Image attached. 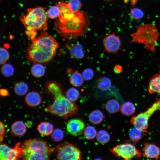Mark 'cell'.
Here are the masks:
<instances>
[{"instance_id": "obj_40", "label": "cell", "mask_w": 160, "mask_h": 160, "mask_svg": "<svg viewBox=\"0 0 160 160\" xmlns=\"http://www.w3.org/2000/svg\"></svg>"}, {"instance_id": "obj_11", "label": "cell", "mask_w": 160, "mask_h": 160, "mask_svg": "<svg viewBox=\"0 0 160 160\" xmlns=\"http://www.w3.org/2000/svg\"><path fill=\"white\" fill-rule=\"evenodd\" d=\"M103 43L105 50L108 53H116L121 48L119 38L114 33H110L103 39Z\"/></svg>"}, {"instance_id": "obj_19", "label": "cell", "mask_w": 160, "mask_h": 160, "mask_svg": "<svg viewBox=\"0 0 160 160\" xmlns=\"http://www.w3.org/2000/svg\"><path fill=\"white\" fill-rule=\"evenodd\" d=\"M37 130L39 133L43 136H48L52 133L53 131V127L51 123L43 122L39 124L37 127Z\"/></svg>"}, {"instance_id": "obj_27", "label": "cell", "mask_w": 160, "mask_h": 160, "mask_svg": "<svg viewBox=\"0 0 160 160\" xmlns=\"http://www.w3.org/2000/svg\"><path fill=\"white\" fill-rule=\"evenodd\" d=\"M110 139V134L105 130H100L97 134L96 140L100 143L102 144H106L109 141Z\"/></svg>"}, {"instance_id": "obj_21", "label": "cell", "mask_w": 160, "mask_h": 160, "mask_svg": "<svg viewBox=\"0 0 160 160\" xmlns=\"http://www.w3.org/2000/svg\"><path fill=\"white\" fill-rule=\"evenodd\" d=\"M31 74L36 78H40L43 76L45 72L44 67L42 64L36 63L31 66Z\"/></svg>"}, {"instance_id": "obj_7", "label": "cell", "mask_w": 160, "mask_h": 160, "mask_svg": "<svg viewBox=\"0 0 160 160\" xmlns=\"http://www.w3.org/2000/svg\"><path fill=\"white\" fill-rule=\"evenodd\" d=\"M160 108V98H157L155 101L147 110L132 117L130 121L131 123L134 127L143 132H146L150 118Z\"/></svg>"}, {"instance_id": "obj_8", "label": "cell", "mask_w": 160, "mask_h": 160, "mask_svg": "<svg viewBox=\"0 0 160 160\" xmlns=\"http://www.w3.org/2000/svg\"><path fill=\"white\" fill-rule=\"evenodd\" d=\"M82 153L74 144L66 142L57 147V158L60 160H79Z\"/></svg>"}, {"instance_id": "obj_15", "label": "cell", "mask_w": 160, "mask_h": 160, "mask_svg": "<svg viewBox=\"0 0 160 160\" xmlns=\"http://www.w3.org/2000/svg\"><path fill=\"white\" fill-rule=\"evenodd\" d=\"M26 103L28 106L34 107L39 105L41 102V97L40 94L36 92H29L25 97Z\"/></svg>"}, {"instance_id": "obj_33", "label": "cell", "mask_w": 160, "mask_h": 160, "mask_svg": "<svg viewBox=\"0 0 160 160\" xmlns=\"http://www.w3.org/2000/svg\"><path fill=\"white\" fill-rule=\"evenodd\" d=\"M51 134L52 139L56 142L61 141L64 137V133L63 131L60 129H55Z\"/></svg>"}, {"instance_id": "obj_30", "label": "cell", "mask_w": 160, "mask_h": 160, "mask_svg": "<svg viewBox=\"0 0 160 160\" xmlns=\"http://www.w3.org/2000/svg\"><path fill=\"white\" fill-rule=\"evenodd\" d=\"M1 72L5 77H8L12 76L14 73V68L11 64L5 63L3 65L1 68Z\"/></svg>"}, {"instance_id": "obj_2", "label": "cell", "mask_w": 160, "mask_h": 160, "mask_svg": "<svg viewBox=\"0 0 160 160\" xmlns=\"http://www.w3.org/2000/svg\"><path fill=\"white\" fill-rule=\"evenodd\" d=\"M46 87L48 92L54 97L53 103L45 108V111L64 119L76 114L78 111L77 105L69 100L62 93V89L57 82H48Z\"/></svg>"}, {"instance_id": "obj_29", "label": "cell", "mask_w": 160, "mask_h": 160, "mask_svg": "<svg viewBox=\"0 0 160 160\" xmlns=\"http://www.w3.org/2000/svg\"><path fill=\"white\" fill-rule=\"evenodd\" d=\"M84 137L88 140L94 139L97 135V131L95 128L91 125L86 127L83 131Z\"/></svg>"}, {"instance_id": "obj_9", "label": "cell", "mask_w": 160, "mask_h": 160, "mask_svg": "<svg viewBox=\"0 0 160 160\" xmlns=\"http://www.w3.org/2000/svg\"><path fill=\"white\" fill-rule=\"evenodd\" d=\"M110 151L115 156L126 160L140 157L142 155L133 144L128 143L118 145Z\"/></svg>"}, {"instance_id": "obj_28", "label": "cell", "mask_w": 160, "mask_h": 160, "mask_svg": "<svg viewBox=\"0 0 160 160\" xmlns=\"http://www.w3.org/2000/svg\"><path fill=\"white\" fill-rule=\"evenodd\" d=\"M80 96V93L78 89L74 87L69 89L66 93V97L70 101L74 102Z\"/></svg>"}, {"instance_id": "obj_31", "label": "cell", "mask_w": 160, "mask_h": 160, "mask_svg": "<svg viewBox=\"0 0 160 160\" xmlns=\"http://www.w3.org/2000/svg\"><path fill=\"white\" fill-rule=\"evenodd\" d=\"M67 4L70 9L74 12L80 11L82 6L80 0H68Z\"/></svg>"}, {"instance_id": "obj_12", "label": "cell", "mask_w": 160, "mask_h": 160, "mask_svg": "<svg viewBox=\"0 0 160 160\" xmlns=\"http://www.w3.org/2000/svg\"><path fill=\"white\" fill-rule=\"evenodd\" d=\"M85 124L83 121L78 118L72 119L69 120L67 125L68 132L74 136L81 135L84 129Z\"/></svg>"}, {"instance_id": "obj_32", "label": "cell", "mask_w": 160, "mask_h": 160, "mask_svg": "<svg viewBox=\"0 0 160 160\" xmlns=\"http://www.w3.org/2000/svg\"><path fill=\"white\" fill-rule=\"evenodd\" d=\"M48 18L52 19L58 18L60 15V9L56 5L51 7L46 12Z\"/></svg>"}, {"instance_id": "obj_17", "label": "cell", "mask_w": 160, "mask_h": 160, "mask_svg": "<svg viewBox=\"0 0 160 160\" xmlns=\"http://www.w3.org/2000/svg\"><path fill=\"white\" fill-rule=\"evenodd\" d=\"M26 127L25 124L22 121H17L14 122L11 127L12 134L15 136H20L26 132Z\"/></svg>"}, {"instance_id": "obj_14", "label": "cell", "mask_w": 160, "mask_h": 160, "mask_svg": "<svg viewBox=\"0 0 160 160\" xmlns=\"http://www.w3.org/2000/svg\"><path fill=\"white\" fill-rule=\"evenodd\" d=\"M148 90L151 94L155 93L160 94V73H156L150 78Z\"/></svg>"}, {"instance_id": "obj_18", "label": "cell", "mask_w": 160, "mask_h": 160, "mask_svg": "<svg viewBox=\"0 0 160 160\" xmlns=\"http://www.w3.org/2000/svg\"><path fill=\"white\" fill-rule=\"evenodd\" d=\"M84 80L82 74L77 71L72 73L69 78V81L71 84L77 87H81L83 85Z\"/></svg>"}, {"instance_id": "obj_22", "label": "cell", "mask_w": 160, "mask_h": 160, "mask_svg": "<svg viewBox=\"0 0 160 160\" xmlns=\"http://www.w3.org/2000/svg\"><path fill=\"white\" fill-rule=\"evenodd\" d=\"M105 108L108 112L112 114L117 112L120 109V107L119 102L117 100L111 99L106 102Z\"/></svg>"}, {"instance_id": "obj_36", "label": "cell", "mask_w": 160, "mask_h": 160, "mask_svg": "<svg viewBox=\"0 0 160 160\" xmlns=\"http://www.w3.org/2000/svg\"><path fill=\"white\" fill-rule=\"evenodd\" d=\"M95 73L93 70L91 68H87L83 70L82 75L84 79L87 81L91 80L93 77Z\"/></svg>"}, {"instance_id": "obj_26", "label": "cell", "mask_w": 160, "mask_h": 160, "mask_svg": "<svg viewBox=\"0 0 160 160\" xmlns=\"http://www.w3.org/2000/svg\"><path fill=\"white\" fill-rule=\"evenodd\" d=\"M144 132L140 129L134 127L129 131V135L131 140L133 143H136L142 137Z\"/></svg>"}, {"instance_id": "obj_34", "label": "cell", "mask_w": 160, "mask_h": 160, "mask_svg": "<svg viewBox=\"0 0 160 160\" xmlns=\"http://www.w3.org/2000/svg\"><path fill=\"white\" fill-rule=\"evenodd\" d=\"M131 16L134 19L139 20L144 16V14L143 11L140 9L138 8H134L130 11Z\"/></svg>"}, {"instance_id": "obj_5", "label": "cell", "mask_w": 160, "mask_h": 160, "mask_svg": "<svg viewBox=\"0 0 160 160\" xmlns=\"http://www.w3.org/2000/svg\"><path fill=\"white\" fill-rule=\"evenodd\" d=\"M135 32L130 35L131 42H137L144 45L146 49L156 51L155 45L159 33L154 23L140 24L137 26Z\"/></svg>"}, {"instance_id": "obj_3", "label": "cell", "mask_w": 160, "mask_h": 160, "mask_svg": "<svg viewBox=\"0 0 160 160\" xmlns=\"http://www.w3.org/2000/svg\"><path fill=\"white\" fill-rule=\"evenodd\" d=\"M90 21L88 14L84 12H76L74 16L65 21H56L57 32L64 38L72 39L81 36L87 32Z\"/></svg>"}, {"instance_id": "obj_37", "label": "cell", "mask_w": 160, "mask_h": 160, "mask_svg": "<svg viewBox=\"0 0 160 160\" xmlns=\"http://www.w3.org/2000/svg\"><path fill=\"white\" fill-rule=\"evenodd\" d=\"M0 123V142H1L3 140V137L5 135V127L4 124L1 121Z\"/></svg>"}, {"instance_id": "obj_24", "label": "cell", "mask_w": 160, "mask_h": 160, "mask_svg": "<svg viewBox=\"0 0 160 160\" xmlns=\"http://www.w3.org/2000/svg\"><path fill=\"white\" fill-rule=\"evenodd\" d=\"M120 110L123 114L129 116L134 113L135 112V108L132 103L127 101L121 105L120 107Z\"/></svg>"}, {"instance_id": "obj_10", "label": "cell", "mask_w": 160, "mask_h": 160, "mask_svg": "<svg viewBox=\"0 0 160 160\" xmlns=\"http://www.w3.org/2000/svg\"><path fill=\"white\" fill-rule=\"evenodd\" d=\"M20 143H17L15 147L12 148L6 144L0 145V160H16L21 158L23 148L20 146Z\"/></svg>"}, {"instance_id": "obj_38", "label": "cell", "mask_w": 160, "mask_h": 160, "mask_svg": "<svg viewBox=\"0 0 160 160\" xmlns=\"http://www.w3.org/2000/svg\"><path fill=\"white\" fill-rule=\"evenodd\" d=\"M122 71V68L120 65H116L114 68V72L117 73H121Z\"/></svg>"}, {"instance_id": "obj_1", "label": "cell", "mask_w": 160, "mask_h": 160, "mask_svg": "<svg viewBox=\"0 0 160 160\" xmlns=\"http://www.w3.org/2000/svg\"><path fill=\"white\" fill-rule=\"evenodd\" d=\"M59 44L47 32H44L34 39L27 48L26 57L31 62L46 64L55 56Z\"/></svg>"}, {"instance_id": "obj_35", "label": "cell", "mask_w": 160, "mask_h": 160, "mask_svg": "<svg viewBox=\"0 0 160 160\" xmlns=\"http://www.w3.org/2000/svg\"><path fill=\"white\" fill-rule=\"evenodd\" d=\"M9 58V54L8 50L3 47L0 48V63L3 65L5 63Z\"/></svg>"}, {"instance_id": "obj_4", "label": "cell", "mask_w": 160, "mask_h": 160, "mask_svg": "<svg viewBox=\"0 0 160 160\" xmlns=\"http://www.w3.org/2000/svg\"><path fill=\"white\" fill-rule=\"evenodd\" d=\"M48 18L46 8L41 7L28 8L26 14L20 17L26 29V34L32 40L35 39L37 31L47 28Z\"/></svg>"}, {"instance_id": "obj_39", "label": "cell", "mask_w": 160, "mask_h": 160, "mask_svg": "<svg viewBox=\"0 0 160 160\" xmlns=\"http://www.w3.org/2000/svg\"><path fill=\"white\" fill-rule=\"evenodd\" d=\"M0 93L1 95L3 96H7L9 95V93L8 91L5 89H1Z\"/></svg>"}, {"instance_id": "obj_6", "label": "cell", "mask_w": 160, "mask_h": 160, "mask_svg": "<svg viewBox=\"0 0 160 160\" xmlns=\"http://www.w3.org/2000/svg\"><path fill=\"white\" fill-rule=\"evenodd\" d=\"M21 147L23 148L21 158L23 160H48L52 151L45 142L38 138L26 140Z\"/></svg>"}, {"instance_id": "obj_20", "label": "cell", "mask_w": 160, "mask_h": 160, "mask_svg": "<svg viewBox=\"0 0 160 160\" xmlns=\"http://www.w3.org/2000/svg\"><path fill=\"white\" fill-rule=\"evenodd\" d=\"M104 118L102 112L99 110H95L90 113L89 118L92 123L95 124H99L103 120Z\"/></svg>"}, {"instance_id": "obj_13", "label": "cell", "mask_w": 160, "mask_h": 160, "mask_svg": "<svg viewBox=\"0 0 160 160\" xmlns=\"http://www.w3.org/2000/svg\"><path fill=\"white\" fill-rule=\"evenodd\" d=\"M143 150V155L148 158L157 159L160 157V148L154 144L145 143Z\"/></svg>"}, {"instance_id": "obj_25", "label": "cell", "mask_w": 160, "mask_h": 160, "mask_svg": "<svg viewBox=\"0 0 160 160\" xmlns=\"http://www.w3.org/2000/svg\"><path fill=\"white\" fill-rule=\"evenodd\" d=\"M112 82L111 79L108 77H103L100 78L97 82L98 88L103 91L108 90L111 88Z\"/></svg>"}, {"instance_id": "obj_16", "label": "cell", "mask_w": 160, "mask_h": 160, "mask_svg": "<svg viewBox=\"0 0 160 160\" xmlns=\"http://www.w3.org/2000/svg\"><path fill=\"white\" fill-rule=\"evenodd\" d=\"M69 52L70 56L76 59H81L84 56L82 45L79 43H75L69 47Z\"/></svg>"}, {"instance_id": "obj_23", "label": "cell", "mask_w": 160, "mask_h": 160, "mask_svg": "<svg viewBox=\"0 0 160 160\" xmlns=\"http://www.w3.org/2000/svg\"><path fill=\"white\" fill-rule=\"evenodd\" d=\"M15 93L19 96H22L25 94L28 89L27 84L23 81H20L16 82L13 87Z\"/></svg>"}]
</instances>
